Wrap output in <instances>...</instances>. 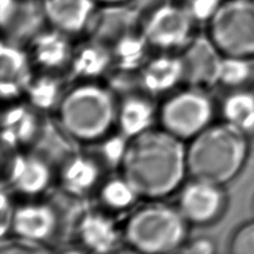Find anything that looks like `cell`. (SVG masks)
<instances>
[{"instance_id": "cell-1", "label": "cell", "mask_w": 254, "mask_h": 254, "mask_svg": "<svg viewBox=\"0 0 254 254\" xmlns=\"http://www.w3.org/2000/svg\"><path fill=\"white\" fill-rule=\"evenodd\" d=\"M121 166L139 197H164L188 174L187 146L164 128H151L128 139Z\"/></svg>"}, {"instance_id": "cell-2", "label": "cell", "mask_w": 254, "mask_h": 254, "mask_svg": "<svg viewBox=\"0 0 254 254\" xmlns=\"http://www.w3.org/2000/svg\"><path fill=\"white\" fill-rule=\"evenodd\" d=\"M249 147L246 134L239 127L225 121L208 125L187 146L188 174L224 185L241 171Z\"/></svg>"}, {"instance_id": "cell-3", "label": "cell", "mask_w": 254, "mask_h": 254, "mask_svg": "<svg viewBox=\"0 0 254 254\" xmlns=\"http://www.w3.org/2000/svg\"><path fill=\"white\" fill-rule=\"evenodd\" d=\"M117 114L114 93L96 84L76 86L58 104V121L76 140L105 137L117 123Z\"/></svg>"}, {"instance_id": "cell-4", "label": "cell", "mask_w": 254, "mask_h": 254, "mask_svg": "<svg viewBox=\"0 0 254 254\" xmlns=\"http://www.w3.org/2000/svg\"><path fill=\"white\" fill-rule=\"evenodd\" d=\"M189 224L179 207L148 204L135 211L126 221L123 240L138 252H179L188 240Z\"/></svg>"}, {"instance_id": "cell-5", "label": "cell", "mask_w": 254, "mask_h": 254, "mask_svg": "<svg viewBox=\"0 0 254 254\" xmlns=\"http://www.w3.org/2000/svg\"><path fill=\"white\" fill-rule=\"evenodd\" d=\"M208 37L224 56H254V0H226L208 20Z\"/></svg>"}, {"instance_id": "cell-6", "label": "cell", "mask_w": 254, "mask_h": 254, "mask_svg": "<svg viewBox=\"0 0 254 254\" xmlns=\"http://www.w3.org/2000/svg\"><path fill=\"white\" fill-rule=\"evenodd\" d=\"M214 105L203 88L190 87L163 103L158 117L162 128L182 140L192 139L212 124Z\"/></svg>"}, {"instance_id": "cell-7", "label": "cell", "mask_w": 254, "mask_h": 254, "mask_svg": "<svg viewBox=\"0 0 254 254\" xmlns=\"http://www.w3.org/2000/svg\"><path fill=\"white\" fill-rule=\"evenodd\" d=\"M194 19L185 9L171 2L143 21V34L149 46L162 51L183 48L190 39Z\"/></svg>"}, {"instance_id": "cell-8", "label": "cell", "mask_w": 254, "mask_h": 254, "mask_svg": "<svg viewBox=\"0 0 254 254\" xmlns=\"http://www.w3.org/2000/svg\"><path fill=\"white\" fill-rule=\"evenodd\" d=\"M85 30L89 39L112 49L122 40L143 31V20L129 2L101 4Z\"/></svg>"}, {"instance_id": "cell-9", "label": "cell", "mask_w": 254, "mask_h": 254, "mask_svg": "<svg viewBox=\"0 0 254 254\" xmlns=\"http://www.w3.org/2000/svg\"><path fill=\"white\" fill-rule=\"evenodd\" d=\"M226 201L223 185L192 179L181 189L178 207L190 224L207 225L223 215Z\"/></svg>"}, {"instance_id": "cell-10", "label": "cell", "mask_w": 254, "mask_h": 254, "mask_svg": "<svg viewBox=\"0 0 254 254\" xmlns=\"http://www.w3.org/2000/svg\"><path fill=\"white\" fill-rule=\"evenodd\" d=\"M183 81L190 87L208 88L219 84V76L224 55L207 36L192 37L182 48Z\"/></svg>"}, {"instance_id": "cell-11", "label": "cell", "mask_w": 254, "mask_h": 254, "mask_svg": "<svg viewBox=\"0 0 254 254\" xmlns=\"http://www.w3.org/2000/svg\"><path fill=\"white\" fill-rule=\"evenodd\" d=\"M48 24L43 0H1V25L4 42L13 45L31 43Z\"/></svg>"}, {"instance_id": "cell-12", "label": "cell", "mask_w": 254, "mask_h": 254, "mask_svg": "<svg viewBox=\"0 0 254 254\" xmlns=\"http://www.w3.org/2000/svg\"><path fill=\"white\" fill-rule=\"evenodd\" d=\"M11 231L18 237L43 243L58 231L55 208L46 203H29L15 208Z\"/></svg>"}, {"instance_id": "cell-13", "label": "cell", "mask_w": 254, "mask_h": 254, "mask_svg": "<svg viewBox=\"0 0 254 254\" xmlns=\"http://www.w3.org/2000/svg\"><path fill=\"white\" fill-rule=\"evenodd\" d=\"M96 4L94 0H43L48 24L67 35L86 29Z\"/></svg>"}, {"instance_id": "cell-14", "label": "cell", "mask_w": 254, "mask_h": 254, "mask_svg": "<svg viewBox=\"0 0 254 254\" xmlns=\"http://www.w3.org/2000/svg\"><path fill=\"white\" fill-rule=\"evenodd\" d=\"M52 180V165L36 154L18 156L10 162L8 181L18 192L34 195L47 189Z\"/></svg>"}, {"instance_id": "cell-15", "label": "cell", "mask_w": 254, "mask_h": 254, "mask_svg": "<svg viewBox=\"0 0 254 254\" xmlns=\"http://www.w3.org/2000/svg\"><path fill=\"white\" fill-rule=\"evenodd\" d=\"M29 58L18 45L4 42L1 46V94L13 98L26 92L31 81Z\"/></svg>"}, {"instance_id": "cell-16", "label": "cell", "mask_w": 254, "mask_h": 254, "mask_svg": "<svg viewBox=\"0 0 254 254\" xmlns=\"http://www.w3.org/2000/svg\"><path fill=\"white\" fill-rule=\"evenodd\" d=\"M67 34L53 28L43 30L31 42V56L38 66L46 70H56L70 64L72 48Z\"/></svg>"}, {"instance_id": "cell-17", "label": "cell", "mask_w": 254, "mask_h": 254, "mask_svg": "<svg viewBox=\"0 0 254 254\" xmlns=\"http://www.w3.org/2000/svg\"><path fill=\"white\" fill-rule=\"evenodd\" d=\"M144 92L157 95L169 92L183 81V69L180 56L163 55L145 64L139 72Z\"/></svg>"}, {"instance_id": "cell-18", "label": "cell", "mask_w": 254, "mask_h": 254, "mask_svg": "<svg viewBox=\"0 0 254 254\" xmlns=\"http://www.w3.org/2000/svg\"><path fill=\"white\" fill-rule=\"evenodd\" d=\"M34 142L37 146L34 154L42 157L49 165L57 164L60 162L62 167L77 154L74 147L76 139L64 128L61 123H58L56 127H53V125L40 126Z\"/></svg>"}, {"instance_id": "cell-19", "label": "cell", "mask_w": 254, "mask_h": 254, "mask_svg": "<svg viewBox=\"0 0 254 254\" xmlns=\"http://www.w3.org/2000/svg\"><path fill=\"white\" fill-rule=\"evenodd\" d=\"M77 233L80 242L95 252L115 250L121 243V237H123L108 217L97 213H87L81 221Z\"/></svg>"}, {"instance_id": "cell-20", "label": "cell", "mask_w": 254, "mask_h": 254, "mask_svg": "<svg viewBox=\"0 0 254 254\" xmlns=\"http://www.w3.org/2000/svg\"><path fill=\"white\" fill-rule=\"evenodd\" d=\"M154 117L155 111L152 103L147 98L134 94L126 96L119 105L117 124L122 134L131 138L151 129Z\"/></svg>"}, {"instance_id": "cell-21", "label": "cell", "mask_w": 254, "mask_h": 254, "mask_svg": "<svg viewBox=\"0 0 254 254\" xmlns=\"http://www.w3.org/2000/svg\"><path fill=\"white\" fill-rule=\"evenodd\" d=\"M62 183L64 190L72 194L83 195L97 184L99 166L87 156L76 154L62 167Z\"/></svg>"}, {"instance_id": "cell-22", "label": "cell", "mask_w": 254, "mask_h": 254, "mask_svg": "<svg viewBox=\"0 0 254 254\" xmlns=\"http://www.w3.org/2000/svg\"><path fill=\"white\" fill-rule=\"evenodd\" d=\"M112 63L111 49L89 39L87 44L72 53L69 65L78 77H95L107 70Z\"/></svg>"}, {"instance_id": "cell-23", "label": "cell", "mask_w": 254, "mask_h": 254, "mask_svg": "<svg viewBox=\"0 0 254 254\" xmlns=\"http://www.w3.org/2000/svg\"><path fill=\"white\" fill-rule=\"evenodd\" d=\"M40 128L34 113L24 107L8 111L3 116V140L9 147L36 138Z\"/></svg>"}, {"instance_id": "cell-24", "label": "cell", "mask_w": 254, "mask_h": 254, "mask_svg": "<svg viewBox=\"0 0 254 254\" xmlns=\"http://www.w3.org/2000/svg\"><path fill=\"white\" fill-rule=\"evenodd\" d=\"M224 121L243 129L254 117V94L246 89H234L222 104Z\"/></svg>"}, {"instance_id": "cell-25", "label": "cell", "mask_w": 254, "mask_h": 254, "mask_svg": "<svg viewBox=\"0 0 254 254\" xmlns=\"http://www.w3.org/2000/svg\"><path fill=\"white\" fill-rule=\"evenodd\" d=\"M139 195L124 176L108 180L99 190V199L108 210L123 211L130 207Z\"/></svg>"}, {"instance_id": "cell-26", "label": "cell", "mask_w": 254, "mask_h": 254, "mask_svg": "<svg viewBox=\"0 0 254 254\" xmlns=\"http://www.w3.org/2000/svg\"><path fill=\"white\" fill-rule=\"evenodd\" d=\"M253 76V66L249 58L224 56L222 61L219 84L230 89H242Z\"/></svg>"}, {"instance_id": "cell-27", "label": "cell", "mask_w": 254, "mask_h": 254, "mask_svg": "<svg viewBox=\"0 0 254 254\" xmlns=\"http://www.w3.org/2000/svg\"><path fill=\"white\" fill-rule=\"evenodd\" d=\"M26 92L30 102L38 108H49L54 104H60L64 96L60 83L54 77L49 76L35 80L31 79Z\"/></svg>"}, {"instance_id": "cell-28", "label": "cell", "mask_w": 254, "mask_h": 254, "mask_svg": "<svg viewBox=\"0 0 254 254\" xmlns=\"http://www.w3.org/2000/svg\"><path fill=\"white\" fill-rule=\"evenodd\" d=\"M229 251L234 254H254V222L235 231L229 242Z\"/></svg>"}, {"instance_id": "cell-29", "label": "cell", "mask_w": 254, "mask_h": 254, "mask_svg": "<svg viewBox=\"0 0 254 254\" xmlns=\"http://www.w3.org/2000/svg\"><path fill=\"white\" fill-rule=\"evenodd\" d=\"M16 240H8L7 243L2 242L1 253H30V252H44L46 251L42 247L43 243L31 241V240L18 237Z\"/></svg>"}, {"instance_id": "cell-30", "label": "cell", "mask_w": 254, "mask_h": 254, "mask_svg": "<svg viewBox=\"0 0 254 254\" xmlns=\"http://www.w3.org/2000/svg\"><path fill=\"white\" fill-rule=\"evenodd\" d=\"M216 251V246L212 239L199 237L192 240H187L179 252L194 254H211Z\"/></svg>"}, {"instance_id": "cell-31", "label": "cell", "mask_w": 254, "mask_h": 254, "mask_svg": "<svg viewBox=\"0 0 254 254\" xmlns=\"http://www.w3.org/2000/svg\"><path fill=\"white\" fill-rule=\"evenodd\" d=\"M171 2H174V0H130L129 1L143 21L158 9Z\"/></svg>"}, {"instance_id": "cell-32", "label": "cell", "mask_w": 254, "mask_h": 254, "mask_svg": "<svg viewBox=\"0 0 254 254\" xmlns=\"http://www.w3.org/2000/svg\"><path fill=\"white\" fill-rule=\"evenodd\" d=\"M15 208H12L10 203H9L8 198L4 192L1 195V237H6V232L11 230V223H12V216Z\"/></svg>"}, {"instance_id": "cell-33", "label": "cell", "mask_w": 254, "mask_h": 254, "mask_svg": "<svg viewBox=\"0 0 254 254\" xmlns=\"http://www.w3.org/2000/svg\"><path fill=\"white\" fill-rule=\"evenodd\" d=\"M242 130H243V133L246 134L249 146L254 149V117L250 121V123L244 127Z\"/></svg>"}, {"instance_id": "cell-34", "label": "cell", "mask_w": 254, "mask_h": 254, "mask_svg": "<svg viewBox=\"0 0 254 254\" xmlns=\"http://www.w3.org/2000/svg\"><path fill=\"white\" fill-rule=\"evenodd\" d=\"M97 4H114V3H126L129 2L130 0H94Z\"/></svg>"}]
</instances>
